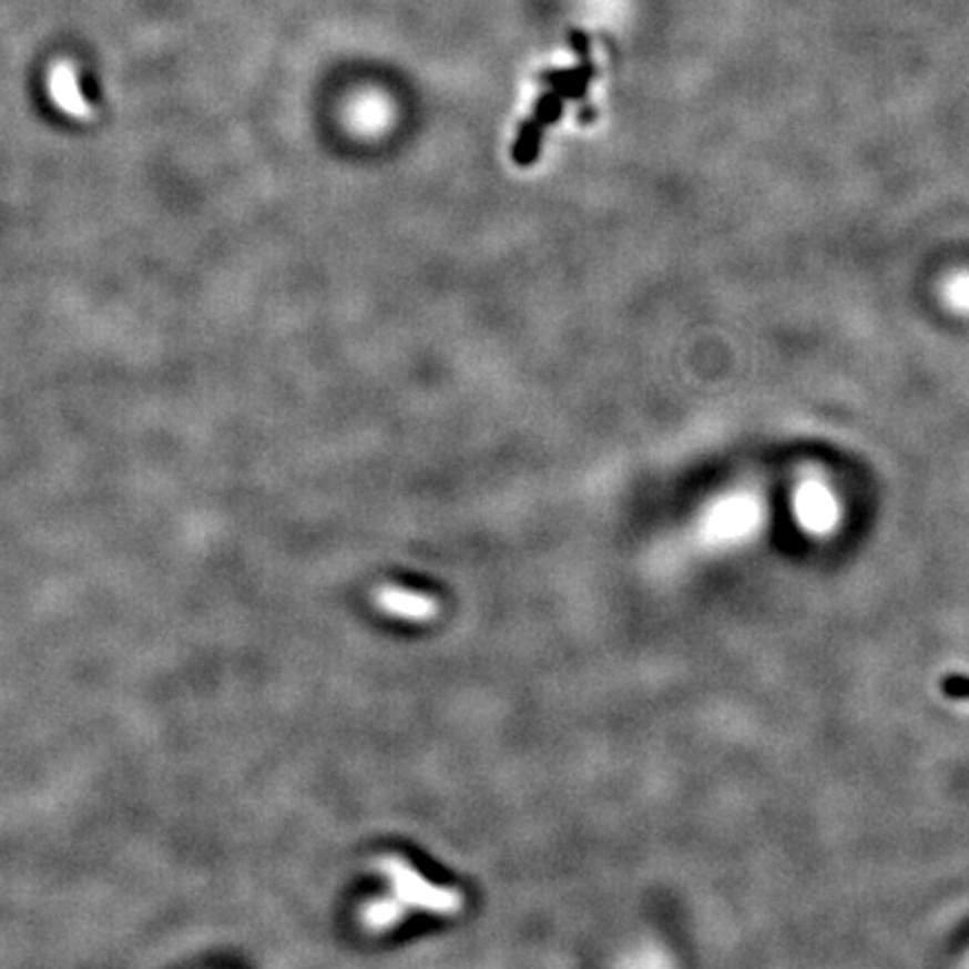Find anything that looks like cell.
I'll return each instance as SVG.
<instances>
[{"mask_svg":"<svg viewBox=\"0 0 969 969\" xmlns=\"http://www.w3.org/2000/svg\"><path fill=\"white\" fill-rule=\"evenodd\" d=\"M379 870L389 878L394 896L405 907H418L431 914H449V916L462 909V896L456 889L429 885L405 859L386 857L379 861Z\"/></svg>","mask_w":969,"mask_h":969,"instance_id":"obj_1","label":"cell"},{"mask_svg":"<svg viewBox=\"0 0 969 969\" xmlns=\"http://www.w3.org/2000/svg\"><path fill=\"white\" fill-rule=\"evenodd\" d=\"M402 914H405V905L396 896H391L364 905L361 922L370 931H386L402 920Z\"/></svg>","mask_w":969,"mask_h":969,"instance_id":"obj_5","label":"cell"},{"mask_svg":"<svg viewBox=\"0 0 969 969\" xmlns=\"http://www.w3.org/2000/svg\"><path fill=\"white\" fill-rule=\"evenodd\" d=\"M761 523V508L752 497H734L723 501L707 521L712 543L730 545L747 539Z\"/></svg>","mask_w":969,"mask_h":969,"instance_id":"obj_2","label":"cell"},{"mask_svg":"<svg viewBox=\"0 0 969 969\" xmlns=\"http://www.w3.org/2000/svg\"><path fill=\"white\" fill-rule=\"evenodd\" d=\"M795 514L808 532L828 534L839 521V506L822 480H806L795 494Z\"/></svg>","mask_w":969,"mask_h":969,"instance_id":"obj_3","label":"cell"},{"mask_svg":"<svg viewBox=\"0 0 969 969\" xmlns=\"http://www.w3.org/2000/svg\"><path fill=\"white\" fill-rule=\"evenodd\" d=\"M945 302L958 310V313H969V274H956L947 280V285L942 287Z\"/></svg>","mask_w":969,"mask_h":969,"instance_id":"obj_6","label":"cell"},{"mask_svg":"<svg viewBox=\"0 0 969 969\" xmlns=\"http://www.w3.org/2000/svg\"><path fill=\"white\" fill-rule=\"evenodd\" d=\"M375 604L386 615H394L400 620H414V622L431 620L438 613V602L434 598L411 593L405 589H394V586H384V589L375 591Z\"/></svg>","mask_w":969,"mask_h":969,"instance_id":"obj_4","label":"cell"}]
</instances>
